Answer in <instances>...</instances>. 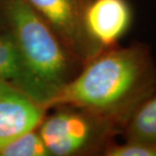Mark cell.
Instances as JSON below:
<instances>
[{
	"mask_svg": "<svg viewBox=\"0 0 156 156\" xmlns=\"http://www.w3.org/2000/svg\"><path fill=\"white\" fill-rule=\"evenodd\" d=\"M1 1L7 28L24 66L26 94L48 108L82 65L26 0Z\"/></svg>",
	"mask_w": 156,
	"mask_h": 156,
	"instance_id": "7a4b0ae2",
	"label": "cell"
},
{
	"mask_svg": "<svg viewBox=\"0 0 156 156\" xmlns=\"http://www.w3.org/2000/svg\"><path fill=\"white\" fill-rule=\"evenodd\" d=\"M0 156H51V154L36 128L0 148Z\"/></svg>",
	"mask_w": 156,
	"mask_h": 156,
	"instance_id": "9c48e42d",
	"label": "cell"
},
{
	"mask_svg": "<svg viewBox=\"0 0 156 156\" xmlns=\"http://www.w3.org/2000/svg\"><path fill=\"white\" fill-rule=\"evenodd\" d=\"M122 135L124 139L156 145V89L136 107L126 123Z\"/></svg>",
	"mask_w": 156,
	"mask_h": 156,
	"instance_id": "52a82bcc",
	"label": "cell"
},
{
	"mask_svg": "<svg viewBox=\"0 0 156 156\" xmlns=\"http://www.w3.org/2000/svg\"><path fill=\"white\" fill-rule=\"evenodd\" d=\"M44 105L7 81L0 80V148L34 130L46 116Z\"/></svg>",
	"mask_w": 156,
	"mask_h": 156,
	"instance_id": "8992f818",
	"label": "cell"
},
{
	"mask_svg": "<svg viewBox=\"0 0 156 156\" xmlns=\"http://www.w3.org/2000/svg\"><path fill=\"white\" fill-rule=\"evenodd\" d=\"M6 28H7V24H6L4 10H3V6H2V1L0 0V31Z\"/></svg>",
	"mask_w": 156,
	"mask_h": 156,
	"instance_id": "8fae6325",
	"label": "cell"
},
{
	"mask_svg": "<svg viewBox=\"0 0 156 156\" xmlns=\"http://www.w3.org/2000/svg\"><path fill=\"white\" fill-rule=\"evenodd\" d=\"M104 156H156V145L140 140L125 139L123 143L116 141L105 149Z\"/></svg>",
	"mask_w": 156,
	"mask_h": 156,
	"instance_id": "30bf717a",
	"label": "cell"
},
{
	"mask_svg": "<svg viewBox=\"0 0 156 156\" xmlns=\"http://www.w3.org/2000/svg\"><path fill=\"white\" fill-rule=\"evenodd\" d=\"M51 28L68 52L82 66L100 53L89 39L85 11L89 0H26Z\"/></svg>",
	"mask_w": 156,
	"mask_h": 156,
	"instance_id": "277c9868",
	"label": "cell"
},
{
	"mask_svg": "<svg viewBox=\"0 0 156 156\" xmlns=\"http://www.w3.org/2000/svg\"><path fill=\"white\" fill-rule=\"evenodd\" d=\"M0 80L9 82L23 92L26 91L24 66L8 28L0 31Z\"/></svg>",
	"mask_w": 156,
	"mask_h": 156,
	"instance_id": "ba28073f",
	"label": "cell"
},
{
	"mask_svg": "<svg viewBox=\"0 0 156 156\" xmlns=\"http://www.w3.org/2000/svg\"><path fill=\"white\" fill-rule=\"evenodd\" d=\"M156 89V63L148 45L103 50L82 66L49 101L100 115L124 130L136 107Z\"/></svg>",
	"mask_w": 156,
	"mask_h": 156,
	"instance_id": "6da1fadb",
	"label": "cell"
},
{
	"mask_svg": "<svg viewBox=\"0 0 156 156\" xmlns=\"http://www.w3.org/2000/svg\"><path fill=\"white\" fill-rule=\"evenodd\" d=\"M55 108L37 127L51 156L103 155L122 135L116 123L100 115L71 105Z\"/></svg>",
	"mask_w": 156,
	"mask_h": 156,
	"instance_id": "3957f363",
	"label": "cell"
},
{
	"mask_svg": "<svg viewBox=\"0 0 156 156\" xmlns=\"http://www.w3.org/2000/svg\"><path fill=\"white\" fill-rule=\"evenodd\" d=\"M132 22L133 9L129 0H89L86 7V32L99 52L118 46Z\"/></svg>",
	"mask_w": 156,
	"mask_h": 156,
	"instance_id": "5b68a950",
	"label": "cell"
}]
</instances>
